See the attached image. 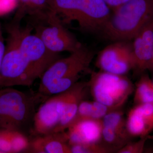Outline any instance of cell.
<instances>
[{"label": "cell", "mask_w": 153, "mask_h": 153, "mask_svg": "<svg viewBox=\"0 0 153 153\" xmlns=\"http://www.w3.org/2000/svg\"><path fill=\"white\" fill-rule=\"evenodd\" d=\"M94 55L82 44L68 57L57 59L41 76L37 94L46 98L68 90L78 82L81 73L88 70Z\"/></svg>", "instance_id": "obj_1"}, {"label": "cell", "mask_w": 153, "mask_h": 153, "mask_svg": "<svg viewBox=\"0 0 153 153\" xmlns=\"http://www.w3.org/2000/svg\"><path fill=\"white\" fill-rule=\"evenodd\" d=\"M153 19V0H129L111 10L101 33L113 41H130Z\"/></svg>", "instance_id": "obj_2"}, {"label": "cell", "mask_w": 153, "mask_h": 153, "mask_svg": "<svg viewBox=\"0 0 153 153\" xmlns=\"http://www.w3.org/2000/svg\"><path fill=\"white\" fill-rule=\"evenodd\" d=\"M50 9L64 24L74 21L80 30L101 33L111 10L103 0H47Z\"/></svg>", "instance_id": "obj_3"}, {"label": "cell", "mask_w": 153, "mask_h": 153, "mask_svg": "<svg viewBox=\"0 0 153 153\" xmlns=\"http://www.w3.org/2000/svg\"><path fill=\"white\" fill-rule=\"evenodd\" d=\"M21 29V24L11 22L6 27L8 36L0 69V87H30L39 78L20 49Z\"/></svg>", "instance_id": "obj_4"}, {"label": "cell", "mask_w": 153, "mask_h": 153, "mask_svg": "<svg viewBox=\"0 0 153 153\" xmlns=\"http://www.w3.org/2000/svg\"><path fill=\"white\" fill-rule=\"evenodd\" d=\"M40 99L37 94L32 96L12 87L0 90V127L22 131L33 121Z\"/></svg>", "instance_id": "obj_5"}, {"label": "cell", "mask_w": 153, "mask_h": 153, "mask_svg": "<svg viewBox=\"0 0 153 153\" xmlns=\"http://www.w3.org/2000/svg\"><path fill=\"white\" fill-rule=\"evenodd\" d=\"M88 84L94 100L115 110L120 109L134 90L125 75L101 71L91 72Z\"/></svg>", "instance_id": "obj_6"}, {"label": "cell", "mask_w": 153, "mask_h": 153, "mask_svg": "<svg viewBox=\"0 0 153 153\" xmlns=\"http://www.w3.org/2000/svg\"><path fill=\"white\" fill-rule=\"evenodd\" d=\"M38 21L39 23L31 26L35 30V34L51 52L72 53L82 45L52 10L46 20Z\"/></svg>", "instance_id": "obj_7"}, {"label": "cell", "mask_w": 153, "mask_h": 153, "mask_svg": "<svg viewBox=\"0 0 153 153\" xmlns=\"http://www.w3.org/2000/svg\"><path fill=\"white\" fill-rule=\"evenodd\" d=\"M96 66L100 71L125 75L134 68L132 45L129 41H115L99 53Z\"/></svg>", "instance_id": "obj_8"}, {"label": "cell", "mask_w": 153, "mask_h": 153, "mask_svg": "<svg viewBox=\"0 0 153 153\" xmlns=\"http://www.w3.org/2000/svg\"><path fill=\"white\" fill-rule=\"evenodd\" d=\"M33 28L28 25L22 27L20 34V49L32 64L39 78L47 68L57 59L59 53L51 52L36 34H32Z\"/></svg>", "instance_id": "obj_9"}, {"label": "cell", "mask_w": 153, "mask_h": 153, "mask_svg": "<svg viewBox=\"0 0 153 153\" xmlns=\"http://www.w3.org/2000/svg\"><path fill=\"white\" fill-rule=\"evenodd\" d=\"M69 89L49 97L36 112L33 133L36 136L55 132L60 123Z\"/></svg>", "instance_id": "obj_10"}, {"label": "cell", "mask_w": 153, "mask_h": 153, "mask_svg": "<svg viewBox=\"0 0 153 153\" xmlns=\"http://www.w3.org/2000/svg\"><path fill=\"white\" fill-rule=\"evenodd\" d=\"M134 71L141 74L149 70L153 52V19L145 25L134 38Z\"/></svg>", "instance_id": "obj_11"}, {"label": "cell", "mask_w": 153, "mask_h": 153, "mask_svg": "<svg viewBox=\"0 0 153 153\" xmlns=\"http://www.w3.org/2000/svg\"><path fill=\"white\" fill-rule=\"evenodd\" d=\"M102 128V120L85 119L74 122L67 129L68 144L71 146L100 142Z\"/></svg>", "instance_id": "obj_12"}, {"label": "cell", "mask_w": 153, "mask_h": 153, "mask_svg": "<svg viewBox=\"0 0 153 153\" xmlns=\"http://www.w3.org/2000/svg\"><path fill=\"white\" fill-rule=\"evenodd\" d=\"M26 152L34 153H71L67 132L37 135L30 141Z\"/></svg>", "instance_id": "obj_13"}, {"label": "cell", "mask_w": 153, "mask_h": 153, "mask_svg": "<svg viewBox=\"0 0 153 153\" xmlns=\"http://www.w3.org/2000/svg\"><path fill=\"white\" fill-rule=\"evenodd\" d=\"M88 88V82L78 81L69 88V94L60 123L55 132L65 131L71 125L76 116L79 105L83 100L85 90Z\"/></svg>", "instance_id": "obj_14"}, {"label": "cell", "mask_w": 153, "mask_h": 153, "mask_svg": "<svg viewBox=\"0 0 153 153\" xmlns=\"http://www.w3.org/2000/svg\"><path fill=\"white\" fill-rule=\"evenodd\" d=\"M18 8L12 22H21L26 15H29L38 21L47 19L51 11L47 0H18Z\"/></svg>", "instance_id": "obj_15"}, {"label": "cell", "mask_w": 153, "mask_h": 153, "mask_svg": "<svg viewBox=\"0 0 153 153\" xmlns=\"http://www.w3.org/2000/svg\"><path fill=\"white\" fill-rule=\"evenodd\" d=\"M153 102V81L148 74H141L136 84L134 94L135 105Z\"/></svg>", "instance_id": "obj_16"}, {"label": "cell", "mask_w": 153, "mask_h": 153, "mask_svg": "<svg viewBox=\"0 0 153 153\" xmlns=\"http://www.w3.org/2000/svg\"><path fill=\"white\" fill-rule=\"evenodd\" d=\"M128 134L122 133L109 127L103 126L100 142L113 152H117L130 141Z\"/></svg>", "instance_id": "obj_17"}, {"label": "cell", "mask_w": 153, "mask_h": 153, "mask_svg": "<svg viewBox=\"0 0 153 153\" xmlns=\"http://www.w3.org/2000/svg\"><path fill=\"white\" fill-rule=\"evenodd\" d=\"M102 121L103 126L109 127L122 133L128 134L126 128V120L124 118L123 113L120 109L109 112L102 118Z\"/></svg>", "instance_id": "obj_18"}, {"label": "cell", "mask_w": 153, "mask_h": 153, "mask_svg": "<svg viewBox=\"0 0 153 153\" xmlns=\"http://www.w3.org/2000/svg\"><path fill=\"white\" fill-rule=\"evenodd\" d=\"M70 146L71 153H113L111 150L100 141L93 143L72 145Z\"/></svg>", "instance_id": "obj_19"}, {"label": "cell", "mask_w": 153, "mask_h": 153, "mask_svg": "<svg viewBox=\"0 0 153 153\" xmlns=\"http://www.w3.org/2000/svg\"><path fill=\"white\" fill-rule=\"evenodd\" d=\"M10 132L13 153L26 152L30 143L27 137L19 131L10 130Z\"/></svg>", "instance_id": "obj_20"}, {"label": "cell", "mask_w": 153, "mask_h": 153, "mask_svg": "<svg viewBox=\"0 0 153 153\" xmlns=\"http://www.w3.org/2000/svg\"><path fill=\"white\" fill-rule=\"evenodd\" d=\"M134 108L150 133L153 130V102L135 105Z\"/></svg>", "instance_id": "obj_21"}, {"label": "cell", "mask_w": 153, "mask_h": 153, "mask_svg": "<svg viewBox=\"0 0 153 153\" xmlns=\"http://www.w3.org/2000/svg\"><path fill=\"white\" fill-rule=\"evenodd\" d=\"M85 119L96 120L94 101H87L83 100L79 105L76 116L71 124Z\"/></svg>", "instance_id": "obj_22"}, {"label": "cell", "mask_w": 153, "mask_h": 153, "mask_svg": "<svg viewBox=\"0 0 153 153\" xmlns=\"http://www.w3.org/2000/svg\"><path fill=\"white\" fill-rule=\"evenodd\" d=\"M149 138V135L141 137L139 140L128 143L119 150L117 153H141L143 152L145 144Z\"/></svg>", "instance_id": "obj_23"}, {"label": "cell", "mask_w": 153, "mask_h": 153, "mask_svg": "<svg viewBox=\"0 0 153 153\" xmlns=\"http://www.w3.org/2000/svg\"><path fill=\"white\" fill-rule=\"evenodd\" d=\"M13 153L9 130L0 127V153Z\"/></svg>", "instance_id": "obj_24"}, {"label": "cell", "mask_w": 153, "mask_h": 153, "mask_svg": "<svg viewBox=\"0 0 153 153\" xmlns=\"http://www.w3.org/2000/svg\"><path fill=\"white\" fill-rule=\"evenodd\" d=\"M18 0H0V16L10 13L18 6Z\"/></svg>", "instance_id": "obj_25"}, {"label": "cell", "mask_w": 153, "mask_h": 153, "mask_svg": "<svg viewBox=\"0 0 153 153\" xmlns=\"http://www.w3.org/2000/svg\"><path fill=\"white\" fill-rule=\"evenodd\" d=\"M4 42V39L3 36L2 27L0 22V69L5 49V44Z\"/></svg>", "instance_id": "obj_26"}, {"label": "cell", "mask_w": 153, "mask_h": 153, "mask_svg": "<svg viewBox=\"0 0 153 153\" xmlns=\"http://www.w3.org/2000/svg\"><path fill=\"white\" fill-rule=\"evenodd\" d=\"M111 10L124 4L129 0H103Z\"/></svg>", "instance_id": "obj_27"}, {"label": "cell", "mask_w": 153, "mask_h": 153, "mask_svg": "<svg viewBox=\"0 0 153 153\" xmlns=\"http://www.w3.org/2000/svg\"><path fill=\"white\" fill-rule=\"evenodd\" d=\"M149 70L152 71L153 73V52L152 55V58H151Z\"/></svg>", "instance_id": "obj_28"}, {"label": "cell", "mask_w": 153, "mask_h": 153, "mask_svg": "<svg viewBox=\"0 0 153 153\" xmlns=\"http://www.w3.org/2000/svg\"></svg>", "instance_id": "obj_29"}]
</instances>
